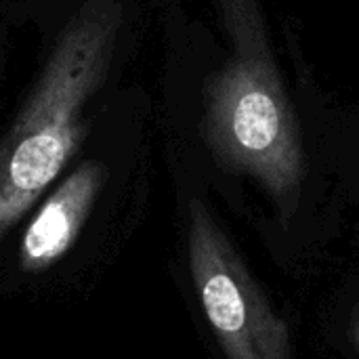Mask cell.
Segmentation results:
<instances>
[{
  "mask_svg": "<svg viewBox=\"0 0 359 359\" xmlns=\"http://www.w3.org/2000/svg\"><path fill=\"white\" fill-rule=\"evenodd\" d=\"M187 263L204 316L227 359H292L288 324L273 311L210 208L187 210Z\"/></svg>",
  "mask_w": 359,
  "mask_h": 359,
  "instance_id": "3957f363",
  "label": "cell"
},
{
  "mask_svg": "<svg viewBox=\"0 0 359 359\" xmlns=\"http://www.w3.org/2000/svg\"><path fill=\"white\" fill-rule=\"evenodd\" d=\"M105 181L107 168L97 160L80 164L61 181L23 231L19 246L23 271H44L72 250Z\"/></svg>",
  "mask_w": 359,
  "mask_h": 359,
  "instance_id": "277c9868",
  "label": "cell"
},
{
  "mask_svg": "<svg viewBox=\"0 0 359 359\" xmlns=\"http://www.w3.org/2000/svg\"><path fill=\"white\" fill-rule=\"evenodd\" d=\"M233 48L204 90V137L225 168L255 179L284 227L299 210L305 151L257 0H219Z\"/></svg>",
  "mask_w": 359,
  "mask_h": 359,
  "instance_id": "6da1fadb",
  "label": "cell"
},
{
  "mask_svg": "<svg viewBox=\"0 0 359 359\" xmlns=\"http://www.w3.org/2000/svg\"><path fill=\"white\" fill-rule=\"evenodd\" d=\"M355 339H358V343H359V324H358V330H355Z\"/></svg>",
  "mask_w": 359,
  "mask_h": 359,
  "instance_id": "5b68a950",
  "label": "cell"
},
{
  "mask_svg": "<svg viewBox=\"0 0 359 359\" xmlns=\"http://www.w3.org/2000/svg\"><path fill=\"white\" fill-rule=\"evenodd\" d=\"M122 23L118 0H88L61 32L36 88L0 141V240L82 145Z\"/></svg>",
  "mask_w": 359,
  "mask_h": 359,
  "instance_id": "7a4b0ae2",
  "label": "cell"
}]
</instances>
